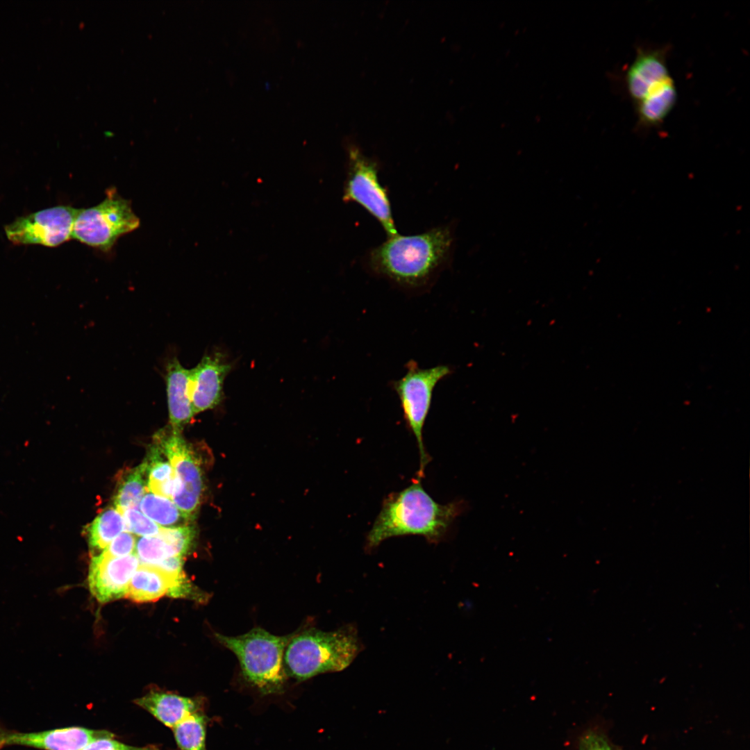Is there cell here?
<instances>
[{"instance_id":"12","label":"cell","mask_w":750,"mask_h":750,"mask_svg":"<svg viewBox=\"0 0 750 750\" xmlns=\"http://www.w3.org/2000/svg\"><path fill=\"white\" fill-rule=\"evenodd\" d=\"M231 365L219 353L206 355L191 369L190 399L194 414L212 409L223 399L224 381Z\"/></svg>"},{"instance_id":"22","label":"cell","mask_w":750,"mask_h":750,"mask_svg":"<svg viewBox=\"0 0 750 750\" xmlns=\"http://www.w3.org/2000/svg\"><path fill=\"white\" fill-rule=\"evenodd\" d=\"M136 555L144 564L153 565L175 556L172 549L159 535L142 536L135 545Z\"/></svg>"},{"instance_id":"14","label":"cell","mask_w":750,"mask_h":750,"mask_svg":"<svg viewBox=\"0 0 750 750\" xmlns=\"http://www.w3.org/2000/svg\"><path fill=\"white\" fill-rule=\"evenodd\" d=\"M191 370L182 366L176 358L166 366L165 383L171 428L181 432L195 415L190 399Z\"/></svg>"},{"instance_id":"4","label":"cell","mask_w":750,"mask_h":750,"mask_svg":"<svg viewBox=\"0 0 750 750\" xmlns=\"http://www.w3.org/2000/svg\"><path fill=\"white\" fill-rule=\"evenodd\" d=\"M292 634L276 635L254 628L238 636L215 633L216 640L238 658L244 678L262 693L282 690L287 674L283 656Z\"/></svg>"},{"instance_id":"17","label":"cell","mask_w":750,"mask_h":750,"mask_svg":"<svg viewBox=\"0 0 750 750\" xmlns=\"http://www.w3.org/2000/svg\"><path fill=\"white\" fill-rule=\"evenodd\" d=\"M163 456L160 447L155 444L143 462L146 467L147 487L149 491L172 500L178 488V480L171 463Z\"/></svg>"},{"instance_id":"11","label":"cell","mask_w":750,"mask_h":750,"mask_svg":"<svg viewBox=\"0 0 750 750\" xmlns=\"http://www.w3.org/2000/svg\"><path fill=\"white\" fill-rule=\"evenodd\" d=\"M139 565L135 553L111 557L102 551L93 556L88 573L91 593L101 603L126 597L131 577Z\"/></svg>"},{"instance_id":"6","label":"cell","mask_w":750,"mask_h":750,"mask_svg":"<svg viewBox=\"0 0 750 750\" xmlns=\"http://www.w3.org/2000/svg\"><path fill=\"white\" fill-rule=\"evenodd\" d=\"M406 368V374L393 382L392 388L400 401L405 421L417 441L420 461L417 478H422L429 461L424 444L423 429L431 406L433 390L436 385L453 371L449 366L444 365L420 368L412 360L407 363Z\"/></svg>"},{"instance_id":"15","label":"cell","mask_w":750,"mask_h":750,"mask_svg":"<svg viewBox=\"0 0 750 750\" xmlns=\"http://www.w3.org/2000/svg\"><path fill=\"white\" fill-rule=\"evenodd\" d=\"M134 701L170 728L201 708L199 700L158 691H151Z\"/></svg>"},{"instance_id":"2","label":"cell","mask_w":750,"mask_h":750,"mask_svg":"<svg viewBox=\"0 0 750 750\" xmlns=\"http://www.w3.org/2000/svg\"><path fill=\"white\" fill-rule=\"evenodd\" d=\"M420 481L415 478L409 486L383 500L367 535L368 550L388 538L408 535H422L437 542L462 512L466 506L463 501L440 504L426 492Z\"/></svg>"},{"instance_id":"24","label":"cell","mask_w":750,"mask_h":750,"mask_svg":"<svg viewBox=\"0 0 750 750\" xmlns=\"http://www.w3.org/2000/svg\"><path fill=\"white\" fill-rule=\"evenodd\" d=\"M124 522L126 531L140 536L157 535L161 526L152 521L136 508H130L120 511Z\"/></svg>"},{"instance_id":"19","label":"cell","mask_w":750,"mask_h":750,"mask_svg":"<svg viewBox=\"0 0 750 750\" xmlns=\"http://www.w3.org/2000/svg\"><path fill=\"white\" fill-rule=\"evenodd\" d=\"M139 507L144 515L161 527L178 526L188 522L172 500L149 490L142 497Z\"/></svg>"},{"instance_id":"3","label":"cell","mask_w":750,"mask_h":750,"mask_svg":"<svg viewBox=\"0 0 750 750\" xmlns=\"http://www.w3.org/2000/svg\"><path fill=\"white\" fill-rule=\"evenodd\" d=\"M360 649L354 628L328 632L308 628L293 633L284 651V668L287 676L302 681L344 669Z\"/></svg>"},{"instance_id":"9","label":"cell","mask_w":750,"mask_h":750,"mask_svg":"<svg viewBox=\"0 0 750 750\" xmlns=\"http://www.w3.org/2000/svg\"><path fill=\"white\" fill-rule=\"evenodd\" d=\"M78 212L71 206H59L20 217L5 227L8 239L17 244L56 247L72 238Z\"/></svg>"},{"instance_id":"7","label":"cell","mask_w":750,"mask_h":750,"mask_svg":"<svg viewBox=\"0 0 750 750\" xmlns=\"http://www.w3.org/2000/svg\"><path fill=\"white\" fill-rule=\"evenodd\" d=\"M106 194L99 204L78 210L72 231L73 238L103 251H109L120 236L140 226L129 201L113 188Z\"/></svg>"},{"instance_id":"10","label":"cell","mask_w":750,"mask_h":750,"mask_svg":"<svg viewBox=\"0 0 750 750\" xmlns=\"http://www.w3.org/2000/svg\"><path fill=\"white\" fill-rule=\"evenodd\" d=\"M113 736L112 733L105 730L79 726L21 732L9 729L0 723V749L22 746L40 750H82L94 740Z\"/></svg>"},{"instance_id":"8","label":"cell","mask_w":750,"mask_h":750,"mask_svg":"<svg viewBox=\"0 0 750 750\" xmlns=\"http://www.w3.org/2000/svg\"><path fill=\"white\" fill-rule=\"evenodd\" d=\"M156 444L171 463L178 480L172 500L188 522L193 519L203 491L200 462L181 432L172 428L169 432L162 430L156 435Z\"/></svg>"},{"instance_id":"5","label":"cell","mask_w":750,"mask_h":750,"mask_svg":"<svg viewBox=\"0 0 750 750\" xmlns=\"http://www.w3.org/2000/svg\"><path fill=\"white\" fill-rule=\"evenodd\" d=\"M347 176L342 199L361 206L381 225L388 237L397 235L388 190L378 179L377 160L365 155L356 144H346Z\"/></svg>"},{"instance_id":"1","label":"cell","mask_w":750,"mask_h":750,"mask_svg":"<svg viewBox=\"0 0 750 750\" xmlns=\"http://www.w3.org/2000/svg\"><path fill=\"white\" fill-rule=\"evenodd\" d=\"M455 241L450 224L416 235L397 233L369 250L365 262L369 271L395 285L426 289L450 265Z\"/></svg>"},{"instance_id":"16","label":"cell","mask_w":750,"mask_h":750,"mask_svg":"<svg viewBox=\"0 0 750 750\" xmlns=\"http://www.w3.org/2000/svg\"><path fill=\"white\" fill-rule=\"evenodd\" d=\"M677 100V91L673 78L669 77L653 88L636 104L640 122L647 126L661 123L673 109Z\"/></svg>"},{"instance_id":"23","label":"cell","mask_w":750,"mask_h":750,"mask_svg":"<svg viewBox=\"0 0 750 750\" xmlns=\"http://www.w3.org/2000/svg\"><path fill=\"white\" fill-rule=\"evenodd\" d=\"M170 546L176 556H184L190 550L196 532L194 526L184 524L174 527H161L158 533Z\"/></svg>"},{"instance_id":"13","label":"cell","mask_w":750,"mask_h":750,"mask_svg":"<svg viewBox=\"0 0 750 750\" xmlns=\"http://www.w3.org/2000/svg\"><path fill=\"white\" fill-rule=\"evenodd\" d=\"M670 76L661 49H638L626 75L628 92L635 103L662 81Z\"/></svg>"},{"instance_id":"26","label":"cell","mask_w":750,"mask_h":750,"mask_svg":"<svg viewBox=\"0 0 750 750\" xmlns=\"http://www.w3.org/2000/svg\"><path fill=\"white\" fill-rule=\"evenodd\" d=\"M136 541L131 533L124 531L115 537L103 552L111 557L126 556L133 553Z\"/></svg>"},{"instance_id":"21","label":"cell","mask_w":750,"mask_h":750,"mask_svg":"<svg viewBox=\"0 0 750 750\" xmlns=\"http://www.w3.org/2000/svg\"><path fill=\"white\" fill-rule=\"evenodd\" d=\"M206 716L200 711H197L172 728L179 749L181 750H206Z\"/></svg>"},{"instance_id":"20","label":"cell","mask_w":750,"mask_h":750,"mask_svg":"<svg viewBox=\"0 0 750 750\" xmlns=\"http://www.w3.org/2000/svg\"><path fill=\"white\" fill-rule=\"evenodd\" d=\"M146 477V467L144 462L128 471L122 477L114 496L115 508L120 512L127 508H136L143 495L149 490Z\"/></svg>"},{"instance_id":"25","label":"cell","mask_w":750,"mask_h":750,"mask_svg":"<svg viewBox=\"0 0 750 750\" xmlns=\"http://www.w3.org/2000/svg\"><path fill=\"white\" fill-rule=\"evenodd\" d=\"M578 750H622L612 744L599 728L585 731L578 738Z\"/></svg>"},{"instance_id":"27","label":"cell","mask_w":750,"mask_h":750,"mask_svg":"<svg viewBox=\"0 0 750 750\" xmlns=\"http://www.w3.org/2000/svg\"><path fill=\"white\" fill-rule=\"evenodd\" d=\"M82 750H159L155 745L131 746L112 739L101 738L93 740Z\"/></svg>"},{"instance_id":"18","label":"cell","mask_w":750,"mask_h":750,"mask_svg":"<svg viewBox=\"0 0 750 750\" xmlns=\"http://www.w3.org/2000/svg\"><path fill=\"white\" fill-rule=\"evenodd\" d=\"M126 531L122 513L114 508H108L97 516L87 528L90 546L97 550L104 549L119 534Z\"/></svg>"}]
</instances>
